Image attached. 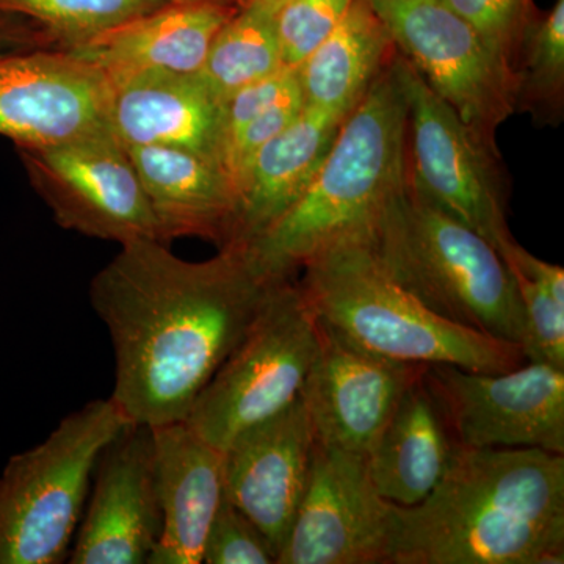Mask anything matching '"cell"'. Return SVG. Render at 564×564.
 Instances as JSON below:
<instances>
[{"label": "cell", "instance_id": "cell-1", "mask_svg": "<svg viewBox=\"0 0 564 564\" xmlns=\"http://www.w3.org/2000/svg\"><path fill=\"white\" fill-rule=\"evenodd\" d=\"M276 281L240 245L199 262L161 240L121 245L90 282L113 347L110 399L141 425L185 421Z\"/></svg>", "mask_w": 564, "mask_h": 564}, {"label": "cell", "instance_id": "cell-2", "mask_svg": "<svg viewBox=\"0 0 564 564\" xmlns=\"http://www.w3.org/2000/svg\"><path fill=\"white\" fill-rule=\"evenodd\" d=\"M564 563V455L454 444L436 488L393 505L389 564Z\"/></svg>", "mask_w": 564, "mask_h": 564}, {"label": "cell", "instance_id": "cell-3", "mask_svg": "<svg viewBox=\"0 0 564 564\" xmlns=\"http://www.w3.org/2000/svg\"><path fill=\"white\" fill-rule=\"evenodd\" d=\"M408 172L406 101L391 63L345 117L302 198L245 248L263 276H296L321 252L362 239Z\"/></svg>", "mask_w": 564, "mask_h": 564}, {"label": "cell", "instance_id": "cell-4", "mask_svg": "<svg viewBox=\"0 0 564 564\" xmlns=\"http://www.w3.org/2000/svg\"><path fill=\"white\" fill-rule=\"evenodd\" d=\"M359 240L434 314L524 350V310L499 251L429 202L410 172Z\"/></svg>", "mask_w": 564, "mask_h": 564}, {"label": "cell", "instance_id": "cell-5", "mask_svg": "<svg viewBox=\"0 0 564 564\" xmlns=\"http://www.w3.org/2000/svg\"><path fill=\"white\" fill-rule=\"evenodd\" d=\"M302 272L300 289L318 322L375 355L488 373L527 361L519 345L434 314L386 272L361 240L321 252Z\"/></svg>", "mask_w": 564, "mask_h": 564}, {"label": "cell", "instance_id": "cell-6", "mask_svg": "<svg viewBox=\"0 0 564 564\" xmlns=\"http://www.w3.org/2000/svg\"><path fill=\"white\" fill-rule=\"evenodd\" d=\"M128 423L113 400H93L11 456L0 475V564L68 560L99 455Z\"/></svg>", "mask_w": 564, "mask_h": 564}, {"label": "cell", "instance_id": "cell-7", "mask_svg": "<svg viewBox=\"0 0 564 564\" xmlns=\"http://www.w3.org/2000/svg\"><path fill=\"white\" fill-rule=\"evenodd\" d=\"M317 350L318 321L299 280L274 282L185 422L225 452L239 434L280 414L302 395Z\"/></svg>", "mask_w": 564, "mask_h": 564}, {"label": "cell", "instance_id": "cell-8", "mask_svg": "<svg viewBox=\"0 0 564 564\" xmlns=\"http://www.w3.org/2000/svg\"><path fill=\"white\" fill-rule=\"evenodd\" d=\"M392 68L406 101L411 182L497 250L511 237L502 158L464 126L399 52Z\"/></svg>", "mask_w": 564, "mask_h": 564}, {"label": "cell", "instance_id": "cell-9", "mask_svg": "<svg viewBox=\"0 0 564 564\" xmlns=\"http://www.w3.org/2000/svg\"><path fill=\"white\" fill-rule=\"evenodd\" d=\"M397 52L488 150L514 115L513 74L444 0H367Z\"/></svg>", "mask_w": 564, "mask_h": 564}, {"label": "cell", "instance_id": "cell-10", "mask_svg": "<svg viewBox=\"0 0 564 564\" xmlns=\"http://www.w3.org/2000/svg\"><path fill=\"white\" fill-rule=\"evenodd\" d=\"M32 187L68 231L121 245L161 240L131 158L110 131L51 147H17Z\"/></svg>", "mask_w": 564, "mask_h": 564}, {"label": "cell", "instance_id": "cell-11", "mask_svg": "<svg viewBox=\"0 0 564 564\" xmlns=\"http://www.w3.org/2000/svg\"><path fill=\"white\" fill-rule=\"evenodd\" d=\"M423 378L456 444L564 455V369L529 361L488 373L433 364Z\"/></svg>", "mask_w": 564, "mask_h": 564}, {"label": "cell", "instance_id": "cell-12", "mask_svg": "<svg viewBox=\"0 0 564 564\" xmlns=\"http://www.w3.org/2000/svg\"><path fill=\"white\" fill-rule=\"evenodd\" d=\"M393 503L367 456L315 443L310 480L276 564H389Z\"/></svg>", "mask_w": 564, "mask_h": 564}, {"label": "cell", "instance_id": "cell-13", "mask_svg": "<svg viewBox=\"0 0 564 564\" xmlns=\"http://www.w3.org/2000/svg\"><path fill=\"white\" fill-rule=\"evenodd\" d=\"M423 367L364 350L318 322V350L302 391L315 443L369 455Z\"/></svg>", "mask_w": 564, "mask_h": 564}, {"label": "cell", "instance_id": "cell-14", "mask_svg": "<svg viewBox=\"0 0 564 564\" xmlns=\"http://www.w3.org/2000/svg\"><path fill=\"white\" fill-rule=\"evenodd\" d=\"M106 77L68 51L0 57V135L17 147H51L110 131Z\"/></svg>", "mask_w": 564, "mask_h": 564}, {"label": "cell", "instance_id": "cell-15", "mask_svg": "<svg viewBox=\"0 0 564 564\" xmlns=\"http://www.w3.org/2000/svg\"><path fill=\"white\" fill-rule=\"evenodd\" d=\"M70 564H147L162 532L151 426L131 422L95 466Z\"/></svg>", "mask_w": 564, "mask_h": 564}, {"label": "cell", "instance_id": "cell-16", "mask_svg": "<svg viewBox=\"0 0 564 564\" xmlns=\"http://www.w3.org/2000/svg\"><path fill=\"white\" fill-rule=\"evenodd\" d=\"M315 447L302 395L225 451V496L269 538L280 555L310 480Z\"/></svg>", "mask_w": 564, "mask_h": 564}, {"label": "cell", "instance_id": "cell-17", "mask_svg": "<svg viewBox=\"0 0 564 564\" xmlns=\"http://www.w3.org/2000/svg\"><path fill=\"white\" fill-rule=\"evenodd\" d=\"M239 6L215 0H169L68 50L110 85L147 73H198L212 41Z\"/></svg>", "mask_w": 564, "mask_h": 564}, {"label": "cell", "instance_id": "cell-18", "mask_svg": "<svg viewBox=\"0 0 564 564\" xmlns=\"http://www.w3.org/2000/svg\"><path fill=\"white\" fill-rule=\"evenodd\" d=\"M162 532L150 564H202L212 521L225 499V452L185 421L151 426Z\"/></svg>", "mask_w": 564, "mask_h": 564}, {"label": "cell", "instance_id": "cell-19", "mask_svg": "<svg viewBox=\"0 0 564 564\" xmlns=\"http://www.w3.org/2000/svg\"><path fill=\"white\" fill-rule=\"evenodd\" d=\"M110 88L109 129L122 147L180 148L218 163L221 102L198 73L147 70Z\"/></svg>", "mask_w": 564, "mask_h": 564}, {"label": "cell", "instance_id": "cell-20", "mask_svg": "<svg viewBox=\"0 0 564 564\" xmlns=\"http://www.w3.org/2000/svg\"><path fill=\"white\" fill-rule=\"evenodd\" d=\"M163 242L198 237L220 248L232 243L239 215L236 185L217 162L170 147L126 148Z\"/></svg>", "mask_w": 564, "mask_h": 564}, {"label": "cell", "instance_id": "cell-21", "mask_svg": "<svg viewBox=\"0 0 564 564\" xmlns=\"http://www.w3.org/2000/svg\"><path fill=\"white\" fill-rule=\"evenodd\" d=\"M345 117L304 106L284 131L263 144L237 187L239 215L231 245L247 247L302 198Z\"/></svg>", "mask_w": 564, "mask_h": 564}, {"label": "cell", "instance_id": "cell-22", "mask_svg": "<svg viewBox=\"0 0 564 564\" xmlns=\"http://www.w3.org/2000/svg\"><path fill=\"white\" fill-rule=\"evenodd\" d=\"M454 444L422 372L367 455L375 488L399 507L421 503L440 484Z\"/></svg>", "mask_w": 564, "mask_h": 564}, {"label": "cell", "instance_id": "cell-23", "mask_svg": "<svg viewBox=\"0 0 564 564\" xmlns=\"http://www.w3.org/2000/svg\"><path fill=\"white\" fill-rule=\"evenodd\" d=\"M395 55L391 33L372 6L355 0L333 32L295 68L304 106L350 113Z\"/></svg>", "mask_w": 564, "mask_h": 564}, {"label": "cell", "instance_id": "cell-24", "mask_svg": "<svg viewBox=\"0 0 564 564\" xmlns=\"http://www.w3.org/2000/svg\"><path fill=\"white\" fill-rule=\"evenodd\" d=\"M274 11L267 3H243L212 41L198 74L221 104L234 93L285 68L274 31Z\"/></svg>", "mask_w": 564, "mask_h": 564}, {"label": "cell", "instance_id": "cell-25", "mask_svg": "<svg viewBox=\"0 0 564 564\" xmlns=\"http://www.w3.org/2000/svg\"><path fill=\"white\" fill-rule=\"evenodd\" d=\"M514 113L558 128L564 118V0L534 10L513 65Z\"/></svg>", "mask_w": 564, "mask_h": 564}, {"label": "cell", "instance_id": "cell-26", "mask_svg": "<svg viewBox=\"0 0 564 564\" xmlns=\"http://www.w3.org/2000/svg\"><path fill=\"white\" fill-rule=\"evenodd\" d=\"M165 2L169 0H0V13L31 21L58 51H68Z\"/></svg>", "mask_w": 564, "mask_h": 564}, {"label": "cell", "instance_id": "cell-27", "mask_svg": "<svg viewBox=\"0 0 564 564\" xmlns=\"http://www.w3.org/2000/svg\"><path fill=\"white\" fill-rule=\"evenodd\" d=\"M355 0H285L274 11L282 65L295 69L339 24Z\"/></svg>", "mask_w": 564, "mask_h": 564}, {"label": "cell", "instance_id": "cell-28", "mask_svg": "<svg viewBox=\"0 0 564 564\" xmlns=\"http://www.w3.org/2000/svg\"><path fill=\"white\" fill-rule=\"evenodd\" d=\"M511 70L533 11V0H444Z\"/></svg>", "mask_w": 564, "mask_h": 564}, {"label": "cell", "instance_id": "cell-29", "mask_svg": "<svg viewBox=\"0 0 564 564\" xmlns=\"http://www.w3.org/2000/svg\"><path fill=\"white\" fill-rule=\"evenodd\" d=\"M269 538L225 496L203 549L206 564H276Z\"/></svg>", "mask_w": 564, "mask_h": 564}, {"label": "cell", "instance_id": "cell-30", "mask_svg": "<svg viewBox=\"0 0 564 564\" xmlns=\"http://www.w3.org/2000/svg\"><path fill=\"white\" fill-rule=\"evenodd\" d=\"M35 50H55L50 36L41 29L14 14L0 13V57Z\"/></svg>", "mask_w": 564, "mask_h": 564}, {"label": "cell", "instance_id": "cell-31", "mask_svg": "<svg viewBox=\"0 0 564 564\" xmlns=\"http://www.w3.org/2000/svg\"><path fill=\"white\" fill-rule=\"evenodd\" d=\"M250 2L267 3V6H272V7H274V9L278 10V7H280L282 2H285V0H242V2H240V6H243V3H250Z\"/></svg>", "mask_w": 564, "mask_h": 564}, {"label": "cell", "instance_id": "cell-32", "mask_svg": "<svg viewBox=\"0 0 564 564\" xmlns=\"http://www.w3.org/2000/svg\"><path fill=\"white\" fill-rule=\"evenodd\" d=\"M215 2H225L231 3V6H240V2H242V0H215Z\"/></svg>", "mask_w": 564, "mask_h": 564}]
</instances>
